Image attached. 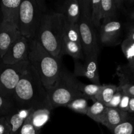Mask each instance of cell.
Returning <instances> with one entry per match:
<instances>
[{"instance_id": "1", "label": "cell", "mask_w": 134, "mask_h": 134, "mask_svg": "<svg viewBox=\"0 0 134 134\" xmlns=\"http://www.w3.org/2000/svg\"><path fill=\"white\" fill-rule=\"evenodd\" d=\"M13 100L17 109L47 108L48 103L47 89L31 64L14 89Z\"/></svg>"}, {"instance_id": "2", "label": "cell", "mask_w": 134, "mask_h": 134, "mask_svg": "<svg viewBox=\"0 0 134 134\" xmlns=\"http://www.w3.org/2000/svg\"><path fill=\"white\" fill-rule=\"evenodd\" d=\"M65 17L60 13L50 12L41 21L34 39L54 57L62 60V48L64 37Z\"/></svg>"}, {"instance_id": "3", "label": "cell", "mask_w": 134, "mask_h": 134, "mask_svg": "<svg viewBox=\"0 0 134 134\" xmlns=\"http://www.w3.org/2000/svg\"><path fill=\"white\" fill-rule=\"evenodd\" d=\"M30 41L29 62L47 90L54 85L62 70V60L54 57L37 39Z\"/></svg>"}, {"instance_id": "4", "label": "cell", "mask_w": 134, "mask_h": 134, "mask_svg": "<svg viewBox=\"0 0 134 134\" xmlns=\"http://www.w3.org/2000/svg\"><path fill=\"white\" fill-rule=\"evenodd\" d=\"M78 81L73 73L63 68L56 82L47 90L48 103L51 109L58 107H66L68 103L77 98L87 99L79 90Z\"/></svg>"}, {"instance_id": "5", "label": "cell", "mask_w": 134, "mask_h": 134, "mask_svg": "<svg viewBox=\"0 0 134 134\" xmlns=\"http://www.w3.org/2000/svg\"><path fill=\"white\" fill-rule=\"evenodd\" d=\"M47 13V7L43 1L22 0L19 15V31L27 39L35 37L42 18Z\"/></svg>"}, {"instance_id": "6", "label": "cell", "mask_w": 134, "mask_h": 134, "mask_svg": "<svg viewBox=\"0 0 134 134\" xmlns=\"http://www.w3.org/2000/svg\"><path fill=\"white\" fill-rule=\"evenodd\" d=\"M81 5V15L78 21L81 38V44L85 57L99 54L95 27L91 19V0H79Z\"/></svg>"}, {"instance_id": "7", "label": "cell", "mask_w": 134, "mask_h": 134, "mask_svg": "<svg viewBox=\"0 0 134 134\" xmlns=\"http://www.w3.org/2000/svg\"><path fill=\"white\" fill-rule=\"evenodd\" d=\"M30 65L29 61L13 65L5 64L0 62V94L13 98L16 86L27 71Z\"/></svg>"}, {"instance_id": "8", "label": "cell", "mask_w": 134, "mask_h": 134, "mask_svg": "<svg viewBox=\"0 0 134 134\" xmlns=\"http://www.w3.org/2000/svg\"><path fill=\"white\" fill-rule=\"evenodd\" d=\"M30 41L24 36H21L11 44L1 61L3 64L13 65L22 62L29 61Z\"/></svg>"}, {"instance_id": "9", "label": "cell", "mask_w": 134, "mask_h": 134, "mask_svg": "<svg viewBox=\"0 0 134 134\" xmlns=\"http://www.w3.org/2000/svg\"><path fill=\"white\" fill-rule=\"evenodd\" d=\"M98 55L95 54L89 57H85L83 62L79 60H74V71L73 75L75 77H84L91 81L92 84L101 85L99 81V69H98Z\"/></svg>"}, {"instance_id": "10", "label": "cell", "mask_w": 134, "mask_h": 134, "mask_svg": "<svg viewBox=\"0 0 134 134\" xmlns=\"http://www.w3.org/2000/svg\"><path fill=\"white\" fill-rule=\"evenodd\" d=\"M22 36L18 27L9 22L3 21L0 26V59L9 47Z\"/></svg>"}, {"instance_id": "11", "label": "cell", "mask_w": 134, "mask_h": 134, "mask_svg": "<svg viewBox=\"0 0 134 134\" xmlns=\"http://www.w3.org/2000/svg\"><path fill=\"white\" fill-rule=\"evenodd\" d=\"M22 2V0H3L0 1V9L3 22L12 24L18 28L20 9Z\"/></svg>"}, {"instance_id": "12", "label": "cell", "mask_w": 134, "mask_h": 134, "mask_svg": "<svg viewBox=\"0 0 134 134\" xmlns=\"http://www.w3.org/2000/svg\"><path fill=\"white\" fill-rule=\"evenodd\" d=\"M122 30V25L119 21H103L100 26V40L105 44H115Z\"/></svg>"}, {"instance_id": "13", "label": "cell", "mask_w": 134, "mask_h": 134, "mask_svg": "<svg viewBox=\"0 0 134 134\" xmlns=\"http://www.w3.org/2000/svg\"><path fill=\"white\" fill-rule=\"evenodd\" d=\"M130 115L129 113L122 111L119 108L107 107L102 124L113 132L115 128L124 122Z\"/></svg>"}, {"instance_id": "14", "label": "cell", "mask_w": 134, "mask_h": 134, "mask_svg": "<svg viewBox=\"0 0 134 134\" xmlns=\"http://www.w3.org/2000/svg\"><path fill=\"white\" fill-rule=\"evenodd\" d=\"M33 110L31 109H16L6 116L10 128L9 134L19 133L24 123Z\"/></svg>"}, {"instance_id": "15", "label": "cell", "mask_w": 134, "mask_h": 134, "mask_svg": "<svg viewBox=\"0 0 134 134\" xmlns=\"http://www.w3.org/2000/svg\"><path fill=\"white\" fill-rule=\"evenodd\" d=\"M61 14L65 20L71 23H78L81 15V5L79 0H68L62 5Z\"/></svg>"}, {"instance_id": "16", "label": "cell", "mask_w": 134, "mask_h": 134, "mask_svg": "<svg viewBox=\"0 0 134 134\" xmlns=\"http://www.w3.org/2000/svg\"><path fill=\"white\" fill-rule=\"evenodd\" d=\"M124 2L123 0H102V17L103 21L112 20Z\"/></svg>"}, {"instance_id": "17", "label": "cell", "mask_w": 134, "mask_h": 134, "mask_svg": "<svg viewBox=\"0 0 134 134\" xmlns=\"http://www.w3.org/2000/svg\"><path fill=\"white\" fill-rule=\"evenodd\" d=\"M51 110L47 108L33 110L28 116L33 126L40 132L41 128L47 124L50 119Z\"/></svg>"}, {"instance_id": "18", "label": "cell", "mask_w": 134, "mask_h": 134, "mask_svg": "<svg viewBox=\"0 0 134 134\" xmlns=\"http://www.w3.org/2000/svg\"><path fill=\"white\" fill-rule=\"evenodd\" d=\"M66 54L71 56L74 60H84L85 59V56L83 52L82 46L74 42L70 41L64 37L61 52L62 57L64 55Z\"/></svg>"}, {"instance_id": "19", "label": "cell", "mask_w": 134, "mask_h": 134, "mask_svg": "<svg viewBox=\"0 0 134 134\" xmlns=\"http://www.w3.org/2000/svg\"><path fill=\"white\" fill-rule=\"evenodd\" d=\"M106 109L107 107L105 105L96 101L91 106H89L86 116L96 122L102 124Z\"/></svg>"}, {"instance_id": "20", "label": "cell", "mask_w": 134, "mask_h": 134, "mask_svg": "<svg viewBox=\"0 0 134 134\" xmlns=\"http://www.w3.org/2000/svg\"><path fill=\"white\" fill-rule=\"evenodd\" d=\"M118 88L119 86L114 85H102L100 91L96 96V102L98 101L106 106L111 100Z\"/></svg>"}, {"instance_id": "21", "label": "cell", "mask_w": 134, "mask_h": 134, "mask_svg": "<svg viewBox=\"0 0 134 134\" xmlns=\"http://www.w3.org/2000/svg\"><path fill=\"white\" fill-rule=\"evenodd\" d=\"M64 37L68 39L70 41L74 42V43L82 46L78 23H71V22L65 20Z\"/></svg>"}, {"instance_id": "22", "label": "cell", "mask_w": 134, "mask_h": 134, "mask_svg": "<svg viewBox=\"0 0 134 134\" xmlns=\"http://www.w3.org/2000/svg\"><path fill=\"white\" fill-rule=\"evenodd\" d=\"M77 87L79 90L82 93L86 96L87 99H90L94 102H96V96L98 95L102 87V85H94V84H86L83 83L79 81L77 83Z\"/></svg>"}, {"instance_id": "23", "label": "cell", "mask_w": 134, "mask_h": 134, "mask_svg": "<svg viewBox=\"0 0 134 134\" xmlns=\"http://www.w3.org/2000/svg\"><path fill=\"white\" fill-rule=\"evenodd\" d=\"M16 109L13 98L0 94V119L7 116Z\"/></svg>"}, {"instance_id": "24", "label": "cell", "mask_w": 134, "mask_h": 134, "mask_svg": "<svg viewBox=\"0 0 134 134\" xmlns=\"http://www.w3.org/2000/svg\"><path fill=\"white\" fill-rule=\"evenodd\" d=\"M66 107L77 113L86 115L89 106L88 104L87 99L85 98H79L68 103Z\"/></svg>"}, {"instance_id": "25", "label": "cell", "mask_w": 134, "mask_h": 134, "mask_svg": "<svg viewBox=\"0 0 134 134\" xmlns=\"http://www.w3.org/2000/svg\"><path fill=\"white\" fill-rule=\"evenodd\" d=\"M113 134H134V114L113 130Z\"/></svg>"}, {"instance_id": "26", "label": "cell", "mask_w": 134, "mask_h": 134, "mask_svg": "<svg viewBox=\"0 0 134 134\" xmlns=\"http://www.w3.org/2000/svg\"><path fill=\"white\" fill-rule=\"evenodd\" d=\"M101 1L102 0H91V19L95 27L101 26V20H102Z\"/></svg>"}, {"instance_id": "27", "label": "cell", "mask_w": 134, "mask_h": 134, "mask_svg": "<svg viewBox=\"0 0 134 134\" xmlns=\"http://www.w3.org/2000/svg\"><path fill=\"white\" fill-rule=\"evenodd\" d=\"M121 48L123 54L128 62L134 60V41L126 37L121 44Z\"/></svg>"}, {"instance_id": "28", "label": "cell", "mask_w": 134, "mask_h": 134, "mask_svg": "<svg viewBox=\"0 0 134 134\" xmlns=\"http://www.w3.org/2000/svg\"><path fill=\"white\" fill-rule=\"evenodd\" d=\"M122 90H121L120 86H119V88H118L117 91L116 92V93L113 96V97L111 99V100L110 101L109 103L106 105V107H109V108H119L120 101H121L122 99Z\"/></svg>"}, {"instance_id": "29", "label": "cell", "mask_w": 134, "mask_h": 134, "mask_svg": "<svg viewBox=\"0 0 134 134\" xmlns=\"http://www.w3.org/2000/svg\"><path fill=\"white\" fill-rule=\"evenodd\" d=\"M40 132L37 130L32 126L29 117L27 118L25 122L24 123L20 131L18 134H39Z\"/></svg>"}, {"instance_id": "30", "label": "cell", "mask_w": 134, "mask_h": 134, "mask_svg": "<svg viewBox=\"0 0 134 134\" xmlns=\"http://www.w3.org/2000/svg\"><path fill=\"white\" fill-rule=\"evenodd\" d=\"M119 86L124 94H127L131 98H134V84L123 82Z\"/></svg>"}, {"instance_id": "31", "label": "cell", "mask_w": 134, "mask_h": 134, "mask_svg": "<svg viewBox=\"0 0 134 134\" xmlns=\"http://www.w3.org/2000/svg\"><path fill=\"white\" fill-rule=\"evenodd\" d=\"M131 97L127 94H124L123 92L122 96L121 101H120V105H119V108L121 109L122 111L128 112L129 111V106H130V102Z\"/></svg>"}, {"instance_id": "32", "label": "cell", "mask_w": 134, "mask_h": 134, "mask_svg": "<svg viewBox=\"0 0 134 134\" xmlns=\"http://www.w3.org/2000/svg\"><path fill=\"white\" fill-rule=\"evenodd\" d=\"M10 128H9V122L6 116L0 119V134H9Z\"/></svg>"}, {"instance_id": "33", "label": "cell", "mask_w": 134, "mask_h": 134, "mask_svg": "<svg viewBox=\"0 0 134 134\" xmlns=\"http://www.w3.org/2000/svg\"><path fill=\"white\" fill-rule=\"evenodd\" d=\"M128 71L129 73H134V60H132V61L128 62V65H126L125 66V68H124V70Z\"/></svg>"}, {"instance_id": "34", "label": "cell", "mask_w": 134, "mask_h": 134, "mask_svg": "<svg viewBox=\"0 0 134 134\" xmlns=\"http://www.w3.org/2000/svg\"><path fill=\"white\" fill-rule=\"evenodd\" d=\"M128 113L130 114H134V98H131L130 99Z\"/></svg>"}, {"instance_id": "35", "label": "cell", "mask_w": 134, "mask_h": 134, "mask_svg": "<svg viewBox=\"0 0 134 134\" xmlns=\"http://www.w3.org/2000/svg\"><path fill=\"white\" fill-rule=\"evenodd\" d=\"M126 37L129 38V39H132L134 41V33H132V32H128V35H127Z\"/></svg>"}, {"instance_id": "36", "label": "cell", "mask_w": 134, "mask_h": 134, "mask_svg": "<svg viewBox=\"0 0 134 134\" xmlns=\"http://www.w3.org/2000/svg\"><path fill=\"white\" fill-rule=\"evenodd\" d=\"M129 32H132V33H134V26H132V27H130V30Z\"/></svg>"}, {"instance_id": "37", "label": "cell", "mask_w": 134, "mask_h": 134, "mask_svg": "<svg viewBox=\"0 0 134 134\" xmlns=\"http://www.w3.org/2000/svg\"><path fill=\"white\" fill-rule=\"evenodd\" d=\"M130 18H132V19H134V10L132 12V13H131Z\"/></svg>"}, {"instance_id": "38", "label": "cell", "mask_w": 134, "mask_h": 134, "mask_svg": "<svg viewBox=\"0 0 134 134\" xmlns=\"http://www.w3.org/2000/svg\"><path fill=\"white\" fill-rule=\"evenodd\" d=\"M132 75H133V79H134V73Z\"/></svg>"}, {"instance_id": "39", "label": "cell", "mask_w": 134, "mask_h": 134, "mask_svg": "<svg viewBox=\"0 0 134 134\" xmlns=\"http://www.w3.org/2000/svg\"><path fill=\"white\" fill-rule=\"evenodd\" d=\"M102 134H104V133H103V132H102Z\"/></svg>"}]
</instances>
